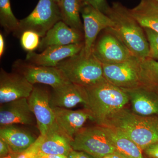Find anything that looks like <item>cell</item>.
Segmentation results:
<instances>
[{
    "instance_id": "9",
    "label": "cell",
    "mask_w": 158,
    "mask_h": 158,
    "mask_svg": "<svg viewBox=\"0 0 158 158\" xmlns=\"http://www.w3.org/2000/svg\"><path fill=\"white\" fill-rule=\"evenodd\" d=\"M140 59L134 58L113 64H102L104 77L112 85L122 89L142 86L140 80Z\"/></svg>"
},
{
    "instance_id": "35",
    "label": "cell",
    "mask_w": 158,
    "mask_h": 158,
    "mask_svg": "<svg viewBox=\"0 0 158 158\" xmlns=\"http://www.w3.org/2000/svg\"><path fill=\"white\" fill-rule=\"evenodd\" d=\"M102 158H123V156L120 153L117 151L114 152L112 153L109 154L105 156Z\"/></svg>"
},
{
    "instance_id": "19",
    "label": "cell",
    "mask_w": 158,
    "mask_h": 158,
    "mask_svg": "<svg viewBox=\"0 0 158 158\" xmlns=\"http://www.w3.org/2000/svg\"><path fill=\"white\" fill-rule=\"evenodd\" d=\"M0 138L8 144L11 150L20 154L37 140L31 133L15 125L1 126Z\"/></svg>"
},
{
    "instance_id": "1",
    "label": "cell",
    "mask_w": 158,
    "mask_h": 158,
    "mask_svg": "<svg viewBox=\"0 0 158 158\" xmlns=\"http://www.w3.org/2000/svg\"><path fill=\"white\" fill-rule=\"evenodd\" d=\"M100 126L119 130L143 151L158 142V117L141 116L124 108L110 115Z\"/></svg>"
},
{
    "instance_id": "28",
    "label": "cell",
    "mask_w": 158,
    "mask_h": 158,
    "mask_svg": "<svg viewBox=\"0 0 158 158\" xmlns=\"http://www.w3.org/2000/svg\"><path fill=\"white\" fill-rule=\"evenodd\" d=\"M42 139V136L40 135L34 144L25 151L21 153L17 158H36L39 152L40 146Z\"/></svg>"
},
{
    "instance_id": "16",
    "label": "cell",
    "mask_w": 158,
    "mask_h": 158,
    "mask_svg": "<svg viewBox=\"0 0 158 158\" xmlns=\"http://www.w3.org/2000/svg\"><path fill=\"white\" fill-rule=\"evenodd\" d=\"M127 94L131 110L138 115L158 117V93L144 86L123 89Z\"/></svg>"
},
{
    "instance_id": "12",
    "label": "cell",
    "mask_w": 158,
    "mask_h": 158,
    "mask_svg": "<svg viewBox=\"0 0 158 158\" xmlns=\"http://www.w3.org/2000/svg\"><path fill=\"white\" fill-rule=\"evenodd\" d=\"M34 88V85L20 74L15 72L8 73L3 69H1V105L19 99L28 98Z\"/></svg>"
},
{
    "instance_id": "4",
    "label": "cell",
    "mask_w": 158,
    "mask_h": 158,
    "mask_svg": "<svg viewBox=\"0 0 158 158\" xmlns=\"http://www.w3.org/2000/svg\"><path fill=\"white\" fill-rule=\"evenodd\" d=\"M56 67L60 69L69 81L85 88L106 80L101 62L93 56H85L82 50L79 54L59 62Z\"/></svg>"
},
{
    "instance_id": "25",
    "label": "cell",
    "mask_w": 158,
    "mask_h": 158,
    "mask_svg": "<svg viewBox=\"0 0 158 158\" xmlns=\"http://www.w3.org/2000/svg\"><path fill=\"white\" fill-rule=\"evenodd\" d=\"M0 24L6 34H14L18 28L19 20L12 12L10 0H0Z\"/></svg>"
},
{
    "instance_id": "6",
    "label": "cell",
    "mask_w": 158,
    "mask_h": 158,
    "mask_svg": "<svg viewBox=\"0 0 158 158\" xmlns=\"http://www.w3.org/2000/svg\"><path fill=\"white\" fill-rule=\"evenodd\" d=\"M74 150L84 151L95 158H102L116 151L106 127L97 126L83 128L71 142Z\"/></svg>"
},
{
    "instance_id": "29",
    "label": "cell",
    "mask_w": 158,
    "mask_h": 158,
    "mask_svg": "<svg viewBox=\"0 0 158 158\" xmlns=\"http://www.w3.org/2000/svg\"><path fill=\"white\" fill-rule=\"evenodd\" d=\"M81 7L89 5L106 14L110 6L106 0H80Z\"/></svg>"
},
{
    "instance_id": "11",
    "label": "cell",
    "mask_w": 158,
    "mask_h": 158,
    "mask_svg": "<svg viewBox=\"0 0 158 158\" xmlns=\"http://www.w3.org/2000/svg\"><path fill=\"white\" fill-rule=\"evenodd\" d=\"M50 94L44 88L34 87L28 98L30 107L36 118L40 135L45 136L59 127L53 110L51 106Z\"/></svg>"
},
{
    "instance_id": "15",
    "label": "cell",
    "mask_w": 158,
    "mask_h": 158,
    "mask_svg": "<svg viewBox=\"0 0 158 158\" xmlns=\"http://www.w3.org/2000/svg\"><path fill=\"white\" fill-rule=\"evenodd\" d=\"M84 42V33L67 25L62 21L57 23L40 40V52L51 46H65Z\"/></svg>"
},
{
    "instance_id": "32",
    "label": "cell",
    "mask_w": 158,
    "mask_h": 158,
    "mask_svg": "<svg viewBox=\"0 0 158 158\" xmlns=\"http://www.w3.org/2000/svg\"><path fill=\"white\" fill-rule=\"evenodd\" d=\"M11 151L8 144L0 138V158L8 155Z\"/></svg>"
},
{
    "instance_id": "34",
    "label": "cell",
    "mask_w": 158,
    "mask_h": 158,
    "mask_svg": "<svg viewBox=\"0 0 158 158\" xmlns=\"http://www.w3.org/2000/svg\"><path fill=\"white\" fill-rule=\"evenodd\" d=\"M6 48V43H5V38L3 34H0V57L1 58L3 56V54L5 51Z\"/></svg>"
},
{
    "instance_id": "26",
    "label": "cell",
    "mask_w": 158,
    "mask_h": 158,
    "mask_svg": "<svg viewBox=\"0 0 158 158\" xmlns=\"http://www.w3.org/2000/svg\"><path fill=\"white\" fill-rule=\"evenodd\" d=\"M40 37V36L34 31H24L19 37L21 46L23 49L27 52H34L39 47L41 40Z\"/></svg>"
},
{
    "instance_id": "3",
    "label": "cell",
    "mask_w": 158,
    "mask_h": 158,
    "mask_svg": "<svg viewBox=\"0 0 158 158\" xmlns=\"http://www.w3.org/2000/svg\"><path fill=\"white\" fill-rule=\"evenodd\" d=\"M86 88L88 104L85 107L90 111L93 121L101 125L107 118L125 108L129 102L127 94L123 89L105 80Z\"/></svg>"
},
{
    "instance_id": "22",
    "label": "cell",
    "mask_w": 158,
    "mask_h": 158,
    "mask_svg": "<svg viewBox=\"0 0 158 158\" xmlns=\"http://www.w3.org/2000/svg\"><path fill=\"white\" fill-rule=\"evenodd\" d=\"M105 127L116 151L127 158H144L143 151L127 136L119 130Z\"/></svg>"
},
{
    "instance_id": "18",
    "label": "cell",
    "mask_w": 158,
    "mask_h": 158,
    "mask_svg": "<svg viewBox=\"0 0 158 158\" xmlns=\"http://www.w3.org/2000/svg\"><path fill=\"white\" fill-rule=\"evenodd\" d=\"M88 94L86 88L70 83L53 89L50 94V102L52 108L70 109L82 104H88Z\"/></svg>"
},
{
    "instance_id": "7",
    "label": "cell",
    "mask_w": 158,
    "mask_h": 158,
    "mask_svg": "<svg viewBox=\"0 0 158 158\" xmlns=\"http://www.w3.org/2000/svg\"><path fill=\"white\" fill-rule=\"evenodd\" d=\"M12 69L33 85L44 84L56 89L70 82L62 71L56 67L34 65L25 60L18 59L13 63Z\"/></svg>"
},
{
    "instance_id": "20",
    "label": "cell",
    "mask_w": 158,
    "mask_h": 158,
    "mask_svg": "<svg viewBox=\"0 0 158 158\" xmlns=\"http://www.w3.org/2000/svg\"><path fill=\"white\" fill-rule=\"evenodd\" d=\"M42 136V141L39 148L40 152L67 156L73 150L71 145L72 140L64 134L59 127L50 131L45 136Z\"/></svg>"
},
{
    "instance_id": "33",
    "label": "cell",
    "mask_w": 158,
    "mask_h": 158,
    "mask_svg": "<svg viewBox=\"0 0 158 158\" xmlns=\"http://www.w3.org/2000/svg\"><path fill=\"white\" fill-rule=\"evenodd\" d=\"M36 158H67V156L61 155L49 154L39 152Z\"/></svg>"
},
{
    "instance_id": "27",
    "label": "cell",
    "mask_w": 158,
    "mask_h": 158,
    "mask_svg": "<svg viewBox=\"0 0 158 158\" xmlns=\"http://www.w3.org/2000/svg\"><path fill=\"white\" fill-rule=\"evenodd\" d=\"M143 29L149 44L148 58L158 60V33L151 29Z\"/></svg>"
},
{
    "instance_id": "31",
    "label": "cell",
    "mask_w": 158,
    "mask_h": 158,
    "mask_svg": "<svg viewBox=\"0 0 158 158\" xmlns=\"http://www.w3.org/2000/svg\"><path fill=\"white\" fill-rule=\"evenodd\" d=\"M67 158H95L90 154L84 151H72L67 156Z\"/></svg>"
},
{
    "instance_id": "14",
    "label": "cell",
    "mask_w": 158,
    "mask_h": 158,
    "mask_svg": "<svg viewBox=\"0 0 158 158\" xmlns=\"http://www.w3.org/2000/svg\"><path fill=\"white\" fill-rule=\"evenodd\" d=\"M36 123L28 98L19 99L1 105V126L17 124L33 126Z\"/></svg>"
},
{
    "instance_id": "30",
    "label": "cell",
    "mask_w": 158,
    "mask_h": 158,
    "mask_svg": "<svg viewBox=\"0 0 158 158\" xmlns=\"http://www.w3.org/2000/svg\"><path fill=\"white\" fill-rule=\"evenodd\" d=\"M143 152L148 157L158 158V142L148 146Z\"/></svg>"
},
{
    "instance_id": "8",
    "label": "cell",
    "mask_w": 158,
    "mask_h": 158,
    "mask_svg": "<svg viewBox=\"0 0 158 158\" xmlns=\"http://www.w3.org/2000/svg\"><path fill=\"white\" fill-rule=\"evenodd\" d=\"M92 54L102 64L118 63L136 58L110 28L104 30L98 37Z\"/></svg>"
},
{
    "instance_id": "36",
    "label": "cell",
    "mask_w": 158,
    "mask_h": 158,
    "mask_svg": "<svg viewBox=\"0 0 158 158\" xmlns=\"http://www.w3.org/2000/svg\"><path fill=\"white\" fill-rule=\"evenodd\" d=\"M19 154V153H18L14 152L11 151L8 155L0 158H17Z\"/></svg>"
},
{
    "instance_id": "2",
    "label": "cell",
    "mask_w": 158,
    "mask_h": 158,
    "mask_svg": "<svg viewBox=\"0 0 158 158\" xmlns=\"http://www.w3.org/2000/svg\"><path fill=\"white\" fill-rule=\"evenodd\" d=\"M106 15L113 21L110 28L132 54L140 60L148 58L149 44L144 29L119 2H114Z\"/></svg>"
},
{
    "instance_id": "13",
    "label": "cell",
    "mask_w": 158,
    "mask_h": 158,
    "mask_svg": "<svg viewBox=\"0 0 158 158\" xmlns=\"http://www.w3.org/2000/svg\"><path fill=\"white\" fill-rule=\"evenodd\" d=\"M84 46V42H83L68 45L49 47L40 53L28 52L25 61L34 65L56 67L63 60L79 54Z\"/></svg>"
},
{
    "instance_id": "21",
    "label": "cell",
    "mask_w": 158,
    "mask_h": 158,
    "mask_svg": "<svg viewBox=\"0 0 158 158\" xmlns=\"http://www.w3.org/2000/svg\"><path fill=\"white\" fill-rule=\"evenodd\" d=\"M131 15L143 28L158 33V2L156 0H141L138 5L129 9Z\"/></svg>"
},
{
    "instance_id": "38",
    "label": "cell",
    "mask_w": 158,
    "mask_h": 158,
    "mask_svg": "<svg viewBox=\"0 0 158 158\" xmlns=\"http://www.w3.org/2000/svg\"><path fill=\"white\" fill-rule=\"evenodd\" d=\"M123 158H127V157H126L125 156H124L123 155Z\"/></svg>"
},
{
    "instance_id": "23",
    "label": "cell",
    "mask_w": 158,
    "mask_h": 158,
    "mask_svg": "<svg viewBox=\"0 0 158 158\" xmlns=\"http://www.w3.org/2000/svg\"><path fill=\"white\" fill-rule=\"evenodd\" d=\"M59 5L62 21L72 28L84 33L83 24L80 17V0H61Z\"/></svg>"
},
{
    "instance_id": "37",
    "label": "cell",
    "mask_w": 158,
    "mask_h": 158,
    "mask_svg": "<svg viewBox=\"0 0 158 158\" xmlns=\"http://www.w3.org/2000/svg\"><path fill=\"white\" fill-rule=\"evenodd\" d=\"M54 1H55V2H56L58 3V4H59V2H60V1L61 0H54Z\"/></svg>"
},
{
    "instance_id": "10",
    "label": "cell",
    "mask_w": 158,
    "mask_h": 158,
    "mask_svg": "<svg viewBox=\"0 0 158 158\" xmlns=\"http://www.w3.org/2000/svg\"><path fill=\"white\" fill-rule=\"evenodd\" d=\"M81 14L83 19L84 46L82 51L85 56L92 55L94 45L102 31L111 28L113 26V21L107 15L92 6H81Z\"/></svg>"
},
{
    "instance_id": "5",
    "label": "cell",
    "mask_w": 158,
    "mask_h": 158,
    "mask_svg": "<svg viewBox=\"0 0 158 158\" xmlns=\"http://www.w3.org/2000/svg\"><path fill=\"white\" fill-rule=\"evenodd\" d=\"M62 20L59 4L54 0H39L37 6L27 16L19 20V24L13 35L20 37L24 31L37 33L41 38L57 23Z\"/></svg>"
},
{
    "instance_id": "39",
    "label": "cell",
    "mask_w": 158,
    "mask_h": 158,
    "mask_svg": "<svg viewBox=\"0 0 158 158\" xmlns=\"http://www.w3.org/2000/svg\"><path fill=\"white\" fill-rule=\"evenodd\" d=\"M156 1H157V2H158V0H156Z\"/></svg>"
},
{
    "instance_id": "24",
    "label": "cell",
    "mask_w": 158,
    "mask_h": 158,
    "mask_svg": "<svg viewBox=\"0 0 158 158\" xmlns=\"http://www.w3.org/2000/svg\"><path fill=\"white\" fill-rule=\"evenodd\" d=\"M140 80L142 85L158 93V60L147 58L141 60Z\"/></svg>"
},
{
    "instance_id": "17",
    "label": "cell",
    "mask_w": 158,
    "mask_h": 158,
    "mask_svg": "<svg viewBox=\"0 0 158 158\" xmlns=\"http://www.w3.org/2000/svg\"><path fill=\"white\" fill-rule=\"evenodd\" d=\"M52 109L59 129L72 140L88 119L93 120L92 114L87 108L77 110L59 107Z\"/></svg>"
}]
</instances>
